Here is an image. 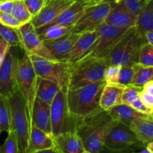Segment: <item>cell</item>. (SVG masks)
<instances>
[{
    "instance_id": "obj_13",
    "label": "cell",
    "mask_w": 153,
    "mask_h": 153,
    "mask_svg": "<svg viewBox=\"0 0 153 153\" xmlns=\"http://www.w3.org/2000/svg\"><path fill=\"white\" fill-rule=\"evenodd\" d=\"M16 48L10 47L0 67V94L6 97H10L17 87L16 73L19 57L15 50Z\"/></svg>"
},
{
    "instance_id": "obj_36",
    "label": "cell",
    "mask_w": 153,
    "mask_h": 153,
    "mask_svg": "<svg viewBox=\"0 0 153 153\" xmlns=\"http://www.w3.org/2000/svg\"><path fill=\"white\" fill-rule=\"evenodd\" d=\"M0 153H19L17 140L12 130L7 133L5 141L0 146Z\"/></svg>"
},
{
    "instance_id": "obj_32",
    "label": "cell",
    "mask_w": 153,
    "mask_h": 153,
    "mask_svg": "<svg viewBox=\"0 0 153 153\" xmlns=\"http://www.w3.org/2000/svg\"><path fill=\"white\" fill-rule=\"evenodd\" d=\"M142 89H143V87L136 86L133 85L124 86L122 95V102L131 105V103L136 99L138 98Z\"/></svg>"
},
{
    "instance_id": "obj_23",
    "label": "cell",
    "mask_w": 153,
    "mask_h": 153,
    "mask_svg": "<svg viewBox=\"0 0 153 153\" xmlns=\"http://www.w3.org/2000/svg\"><path fill=\"white\" fill-rule=\"evenodd\" d=\"M86 6L83 2L76 1L66 10H64L58 17L49 24H58L64 26H73L85 13ZM49 25V24H48Z\"/></svg>"
},
{
    "instance_id": "obj_9",
    "label": "cell",
    "mask_w": 153,
    "mask_h": 153,
    "mask_svg": "<svg viewBox=\"0 0 153 153\" xmlns=\"http://www.w3.org/2000/svg\"><path fill=\"white\" fill-rule=\"evenodd\" d=\"M146 147L128 126L118 123L109 132L104 148L111 152H138Z\"/></svg>"
},
{
    "instance_id": "obj_10",
    "label": "cell",
    "mask_w": 153,
    "mask_h": 153,
    "mask_svg": "<svg viewBox=\"0 0 153 153\" xmlns=\"http://www.w3.org/2000/svg\"><path fill=\"white\" fill-rule=\"evenodd\" d=\"M98 36L81 59L87 58L103 59L114 45L127 31V28H117L103 22L97 27ZM80 61V60H79Z\"/></svg>"
},
{
    "instance_id": "obj_38",
    "label": "cell",
    "mask_w": 153,
    "mask_h": 153,
    "mask_svg": "<svg viewBox=\"0 0 153 153\" xmlns=\"http://www.w3.org/2000/svg\"><path fill=\"white\" fill-rule=\"evenodd\" d=\"M22 1L32 16V18L40 13L46 2V0H22Z\"/></svg>"
},
{
    "instance_id": "obj_29",
    "label": "cell",
    "mask_w": 153,
    "mask_h": 153,
    "mask_svg": "<svg viewBox=\"0 0 153 153\" xmlns=\"http://www.w3.org/2000/svg\"><path fill=\"white\" fill-rule=\"evenodd\" d=\"M152 79H153V67L143 66L137 63L131 85L143 87L145 83Z\"/></svg>"
},
{
    "instance_id": "obj_11",
    "label": "cell",
    "mask_w": 153,
    "mask_h": 153,
    "mask_svg": "<svg viewBox=\"0 0 153 153\" xmlns=\"http://www.w3.org/2000/svg\"><path fill=\"white\" fill-rule=\"evenodd\" d=\"M112 7V1H104L86 7L85 13L72 28V32L81 34L96 29L105 22Z\"/></svg>"
},
{
    "instance_id": "obj_5",
    "label": "cell",
    "mask_w": 153,
    "mask_h": 153,
    "mask_svg": "<svg viewBox=\"0 0 153 153\" xmlns=\"http://www.w3.org/2000/svg\"><path fill=\"white\" fill-rule=\"evenodd\" d=\"M108 64L100 58H82L70 66L68 89L83 87L104 81V72Z\"/></svg>"
},
{
    "instance_id": "obj_12",
    "label": "cell",
    "mask_w": 153,
    "mask_h": 153,
    "mask_svg": "<svg viewBox=\"0 0 153 153\" xmlns=\"http://www.w3.org/2000/svg\"><path fill=\"white\" fill-rule=\"evenodd\" d=\"M18 34L21 43V49L27 54H34L50 61H58L52 55L40 38L37 30L31 22H27L17 28Z\"/></svg>"
},
{
    "instance_id": "obj_48",
    "label": "cell",
    "mask_w": 153,
    "mask_h": 153,
    "mask_svg": "<svg viewBox=\"0 0 153 153\" xmlns=\"http://www.w3.org/2000/svg\"><path fill=\"white\" fill-rule=\"evenodd\" d=\"M112 1V0H100V1H99V3L104 2V1ZM99 3H98V4H99Z\"/></svg>"
},
{
    "instance_id": "obj_37",
    "label": "cell",
    "mask_w": 153,
    "mask_h": 153,
    "mask_svg": "<svg viewBox=\"0 0 153 153\" xmlns=\"http://www.w3.org/2000/svg\"><path fill=\"white\" fill-rule=\"evenodd\" d=\"M113 1L120 3L128 10L138 16L139 13L144 7L147 0H113Z\"/></svg>"
},
{
    "instance_id": "obj_25",
    "label": "cell",
    "mask_w": 153,
    "mask_h": 153,
    "mask_svg": "<svg viewBox=\"0 0 153 153\" xmlns=\"http://www.w3.org/2000/svg\"><path fill=\"white\" fill-rule=\"evenodd\" d=\"M60 87L55 82L37 76L36 97L51 105L57 95Z\"/></svg>"
},
{
    "instance_id": "obj_7",
    "label": "cell",
    "mask_w": 153,
    "mask_h": 153,
    "mask_svg": "<svg viewBox=\"0 0 153 153\" xmlns=\"http://www.w3.org/2000/svg\"><path fill=\"white\" fill-rule=\"evenodd\" d=\"M28 55L37 76L55 82L61 89H68L70 71V66L68 63L50 61L34 54Z\"/></svg>"
},
{
    "instance_id": "obj_47",
    "label": "cell",
    "mask_w": 153,
    "mask_h": 153,
    "mask_svg": "<svg viewBox=\"0 0 153 153\" xmlns=\"http://www.w3.org/2000/svg\"><path fill=\"white\" fill-rule=\"evenodd\" d=\"M146 148H147L148 150L149 151V152L153 153V141L148 143V144L146 145Z\"/></svg>"
},
{
    "instance_id": "obj_26",
    "label": "cell",
    "mask_w": 153,
    "mask_h": 153,
    "mask_svg": "<svg viewBox=\"0 0 153 153\" xmlns=\"http://www.w3.org/2000/svg\"><path fill=\"white\" fill-rule=\"evenodd\" d=\"M135 28L143 35L153 30V0H147L144 7L137 16Z\"/></svg>"
},
{
    "instance_id": "obj_24",
    "label": "cell",
    "mask_w": 153,
    "mask_h": 153,
    "mask_svg": "<svg viewBox=\"0 0 153 153\" xmlns=\"http://www.w3.org/2000/svg\"><path fill=\"white\" fill-rule=\"evenodd\" d=\"M128 126L146 146L153 141V119H134L130 122Z\"/></svg>"
},
{
    "instance_id": "obj_1",
    "label": "cell",
    "mask_w": 153,
    "mask_h": 153,
    "mask_svg": "<svg viewBox=\"0 0 153 153\" xmlns=\"http://www.w3.org/2000/svg\"><path fill=\"white\" fill-rule=\"evenodd\" d=\"M117 123L103 109L78 120L76 131L86 153L102 152L106 137Z\"/></svg>"
},
{
    "instance_id": "obj_6",
    "label": "cell",
    "mask_w": 153,
    "mask_h": 153,
    "mask_svg": "<svg viewBox=\"0 0 153 153\" xmlns=\"http://www.w3.org/2000/svg\"><path fill=\"white\" fill-rule=\"evenodd\" d=\"M37 75L34 70L31 59L26 52L22 58H19L16 73L17 87L22 96L28 117L31 125L34 103L36 99Z\"/></svg>"
},
{
    "instance_id": "obj_33",
    "label": "cell",
    "mask_w": 153,
    "mask_h": 153,
    "mask_svg": "<svg viewBox=\"0 0 153 153\" xmlns=\"http://www.w3.org/2000/svg\"><path fill=\"white\" fill-rule=\"evenodd\" d=\"M138 64L147 67H153V46L148 41L143 43L140 48Z\"/></svg>"
},
{
    "instance_id": "obj_18",
    "label": "cell",
    "mask_w": 153,
    "mask_h": 153,
    "mask_svg": "<svg viewBox=\"0 0 153 153\" xmlns=\"http://www.w3.org/2000/svg\"><path fill=\"white\" fill-rule=\"evenodd\" d=\"M97 36V28L81 33L78 40H76L69 55H67L65 62H67L70 66H72L81 60V58L94 43Z\"/></svg>"
},
{
    "instance_id": "obj_2",
    "label": "cell",
    "mask_w": 153,
    "mask_h": 153,
    "mask_svg": "<svg viewBox=\"0 0 153 153\" xmlns=\"http://www.w3.org/2000/svg\"><path fill=\"white\" fill-rule=\"evenodd\" d=\"M105 85V82H100L67 89V102L70 113L81 119L101 110L100 100Z\"/></svg>"
},
{
    "instance_id": "obj_4",
    "label": "cell",
    "mask_w": 153,
    "mask_h": 153,
    "mask_svg": "<svg viewBox=\"0 0 153 153\" xmlns=\"http://www.w3.org/2000/svg\"><path fill=\"white\" fill-rule=\"evenodd\" d=\"M11 130L16 136L19 153H27L31 125L22 96L18 87L8 97Z\"/></svg>"
},
{
    "instance_id": "obj_31",
    "label": "cell",
    "mask_w": 153,
    "mask_h": 153,
    "mask_svg": "<svg viewBox=\"0 0 153 153\" xmlns=\"http://www.w3.org/2000/svg\"><path fill=\"white\" fill-rule=\"evenodd\" d=\"M11 13L23 25L31 22L32 16L27 9L22 0H13Z\"/></svg>"
},
{
    "instance_id": "obj_22",
    "label": "cell",
    "mask_w": 153,
    "mask_h": 153,
    "mask_svg": "<svg viewBox=\"0 0 153 153\" xmlns=\"http://www.w3.org/2000/svg\"><path fill=\"white\" fill-rule=\"evenodd\" d=\"M108 111L115 121L126 124L127 126L129 125L130 122L132 120L137 119V118L152 119L151 115L140 113L135 110L134 108L131 107V105L124 104V103L111 108Z\"/></svg>"
},
{
    "instance_id": "obj_42",
    "label": "cell",
    "mask_w": 153,
    "mask_h": 153,
    "mask_svg": "<svg viewBox=\"0 0 153 153\" xmlns=\"http://www.w3.org/2000/svg\"><path fill=\"white\" fill-rule=\"evenodd\" d=\"M140 98L142 102L149 108L153 109V96L141 91L140 93Z\"/></svg>"
},
{
    "instance_id": "obj_41",
    "label": "cell",
    "mask_w": 153,
    "mask_h": 153,
    "mask_svg": "<svg viewBox=\"0 0 153 153\" xmlns=\"http://www.w3.org/2000/svg\"><path fill=\"white\" fill-rule=\"evenodd\" d=\"M10 46L3 38L0 37V67L4 62L7 52L10 50Z\"/></svg>"
},
{
    "instance_id": "obj_14",
    "label": "cell",
    "mask_w": 153,
    "mask_h": 153,
    "mask_svg": "<svg viewBox=\"0 0 153 153\" xmlns=\"http://www.w3.org/2000/svg\"><path fill=\"white\" fill-rule=\"evenodd\" d=\"M73 0H46L44 7L37 16L31 20V24L35 29L45 26L51 23L56 19L64 10L71 5Z\"/></svg>"
},
{
    "instance_id": "obj_21",
    "label": "cell",
    "mask_w": 153,
    "mask_h": 153,
    "mask_svg": "<svg viewBox=\"0 0 153 153\" xmlns=\"http://www.w3.org/2000/svg\"><path fill=\"white\" fill-rule=\"evenodd\" d=\"M123 85L115 84H105L100 96V105L102 109L108 111L111 108L122 104V95Z\"/></svg>"
},
{
    "instance_id": "obj_45",
    "label": "cell",
    "mask_w": 153,
    "mask_h": 153,
    "mask_svg": "<svg viewBox=\"0 0 153 153\" xmlns=\"http://www.w3.org/2000/svg\"><path fill=\"white\" fill-rule=\"evenodd\" d=\"M145 37H146V40L153 46V30L147 31L145 34Z\"/></svg>"
},
{
    "instance_id": "obj_8",
    "label": "cell",
    "mask_w": 153,
    "mask_h": 153,
    "mask_svg": "<svg viewBox=\"0 0 153 153\" xmlns=\"http://www.w3.org/2000/svg\"><path fill=\"white\" fill-rule=\"evenodd\" d=\"M67 91L60 89L51 104V126L54 137L76 130L78 118L70 112L67 102Z\"/></svg>"
},
{
    "instance_id": "obj_19",
    "label": "cell",
    "mask_w": 153,
    "mask_h": 153,
    "mask_svg": "<svg viewBox=\"0 0 153 153\" xmlns=\"http://www.w3.org/2000/svg\"><path fill=\"white\" fill-rule=\"evenodd\" d=\"M52 134L51 126V105L36 97L34 103L31 120L32 127Z\"/></svg>"
},
{
    "instance_id": "obj_44",
    "label": "cell",
    "mask_w": 153,
    "mask_h": 153,
    "mask_svg": "<svg viewBox=\"0 0 153 153\" xmlns=\"http://www.w3.org/2000/svg\"><path fill=\"white\" fill-rule=\"evenodd\" d=\"M142 91L153 96V79L149 81L143 85Z\"/></svg>"
},
{
    "instance_id": "obj_15",
    "label": "cell",
    "mask_w": 153,
    "mask_h": 153,
    "mask_svg": "<svg viewBox=\"0 0 153 153\" xmlns=\"http://www.w3.org/2000/svg\"><path fill=\"white\" fill-rule=\"evenodd\" d=\"M137 15L128 10L123 5L112 0V7L105 19V23L121 28H131L136 26Z\"/></svg>"
},
{
    "instance_id": "obj_27",
    "label": "cell",
    "mask_w": 153,
    "mask_h": 153,
    "mask_svg": "<svg viewBox=\"0 0 153 153\" xmlns=\"http://www.w3.org/2000/svg\"><path fill=\"white\" fill-rule=\"evenodd\" d=\"M72 28L73 26H64L58 24H49L36 30L40 38L44 42L59 38L71 31Z\"/></svg>"
},
{
    "instance_id": "obj_17",
    "label": "cell",
    "mask_w": 153,
    "mask_h": 153,
    "mask_svg": "<svg viewBox=\"0 0 153 153\" xmlns=\"http://www.w3.org/2000/svg\"><path fill=\"white\" fill-rule=\"evenodd\" d=\"M79 35L80 34L79 33L70 31L58 39L44 41V43L49 52L58 61H65Z\"/></svg>"
},
{
    "instance_id": "obj_39",
    "label": "cell",
    "mask_w": 153,
    "mask_h": 153,
    "mask_svg": "<svg viewBox=\"0 0 153 153\" xmlns=\"http://www.w3.org/2000/svg\"><path fill=\"white\" fill-rule=\"evenodd\" d=\"M0 23L7 26L18 28L22 25L11 13L0 11Z\"/></svg>"
},
{
    "instance_id": "obj_43",
    "label": "cell",
    "mask_w": 153,
    "mask_h": 153,
    "mask_svg": "<svg viewBox=\"0 0 153 153\" xmlns=\"http://www.w3.org/2000/svg\"><path fill=\"white\" fill-rule=\"evenodd\" d=\"M13 0H0V11L11 13Z\"/></svg>"
},
{
    "instance_id": "obj_34",
    "label": "cell",
    "mask_w": 153,
    "mask_h": 153,
    "mask_svg": "<svg viewBox=\"0 0 153 153\" xmlns=\"http://www.w3.org/2000/svg\"><path fill=\"white\" fill-rule=\"evenodd\" d=\"M135 64H136L121 66L119 80H118V84L119 85H123V86L131 85L133 77H134V70H135Z\"/></svg>"
},
{
    "instance_id": "obj_51",
    "label": "cell",
    "mask_w": 153,
    "mask_h": 153,
    "mask_svg": "<svg viewBox=\"0 0 153 153\" xmlns=\"http://www.w3.org/2000/svg\"><path fill=\"white\" fill-rule=\"evenodd\" d=\"M1 128H0V134H1Z\"/></svg>"
},
{
    "instance_id": "obj_35",
    "label": "cell",
    "mask_w": 153,
    "mask_h": 153,
    "mask_svg": "<svg viewBox=\"0 0 153 153\" xmlns=\"http://www.w3.org/2000/svg\"><path fill=\"white\" fill-rule=\"evenodd\" d=\"M120 69V65H117V64L108 65L104 72V81L105 84H109V85L118 84Z\"/></svg>"
},
{
    "instance_id": "obj_20",
    "label": "cell",
    "mask_w": 153,
    "mask_h": 153,
    "mask_svg": "<svg viewBox=\"0 0 153 153\" xmlns=\"http://www.w3.org/2000/svg\"><path fill=\"white\" fill-rule=\"evenodd\" d=\"M54 137L58 153H86L76 131L62 133Z\"/></svg>"
},
{
    "instance_id": "obj_46",
    "label": "cell",
    "mask_w": 153,
    "mask_h": 153,
    "mask_svg": "<svg viewBox=\"0 0 153 153\" xmlns=\"http://www.w3.org/2000/svg\"><path fill=\"white\" fill-rule=\"evenodd\" d=\"M100 0H83V3L85 4L86 7L90 5H93V4H98Z\"/></svg>"
},
{
    "instance_id": "obj_40",
    "label": "cell",
    "mask_w": 153,
    "mask_h": 153,
    "mask_svg": "<svg viewBox=\"0 0 153 153\" xmlns=\"http://www.w3.org/2000/svg\"><path fill=\"white\" fill-rule=\"evenodd\" d=\"M131 106L132 108H134L135 110H137V111L140 112V113L145 114H152L153 109L149 108L147 106L145 105L144 103L142 102L141 99L140 98V96H139L138 98L136 99L134 102L131 104Z\"/></svg>"
},
{
    "instance_id": "obj_50",
    "label": "cell",
    "mask_w": 153,
    "mask_h": 153,
    "mask_svg": "<svg viewBox=\"0 0 153 153\" xmlns=\"http://www.w3.org/2000/svg\"><path fill=\"white\" fill-rule=\"evenodd\" d=\"M151 117H152V119H153V111H152V114H151Z\"/></svg>"
},
{
    "instance_id": "obj_30",
    "label": "cell",
    "mask_w": 153,
    "mask_h": 153,
    "mask_svg": "<svg viewBox=\"0 0 153 153\" xmlns=\"http://www.w3.org/2000/svg\"><path fill=\"white\" fill-rule=\"evenodd\" d=\"M0 37L4 39L10 47L21 48L17 28H12L0 23Z\"/></svg>"
},
{
    "instance_id": "obj_3",
    "label": "cell",
    "mask_w": 153,
    "mask_h": 153,
    "mask_svg": "<svg viewBox=\"0 0 153 153\" xmlns=\"http://www.w3.org/2000/svg\"><path fill=\"white\" fill-rule=\"evenodd\" d=\"M147 42L135 27L128 28L103 58L108 65L126 66L138 63L140 48Z\"/></svg>"
},
{
    "instance_id": "obj_16",
    "label": "cell",
    "mask_w": 153,
    "mask_h": 153,
    "mask_svg": "<svg viewBox=\"0 0 153 153\" xmlns=\"http://www.w3.org/2000/svg\"><path fill=\"white\" fill-rule=\"evenodd\" d=\"M54 152L58 153L53 134L32 127L27 153Z\"/></svg>"
},
{
    "instance_id": "obj_28",
    "label": "cell",
    "mask_w": 153,
    "mask_h": 153,
    "mask_svg": "<svg viewBox=\"0 0 153 153\" xmlns=\"http://www.w3.org/2000/svg\"><path fill=\"white\" fill-rule=\"evenodd\" d=\"M0 128L1 131L8 133L11 130L10 109L8 97L0 94Z\"/></svg>"
},
{
    "instance_id": "obj_49",
    "label": "cell",
    "mask_w": 153,
    "mask_h": 153,
    "mask_svg": "<svg viewBox=\"0 0 153 153\" xmlns=\"http://www.w3.org/2000/svg\"><path fill=\"white\" fill-rule=\"evenodd\" d=\"M73 1H82V2H83V0H73Z\"/></svg>"
}]
</instances>
